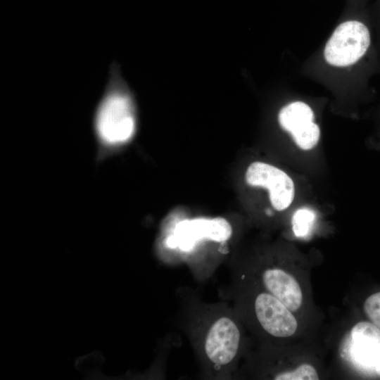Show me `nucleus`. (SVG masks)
I'll list each match as a JSON object with an SVG mask.
<instances>
[{
    "label": "nucleus",
    "instance_id": "nucleus-1",
    "mask_svg": "<svg viewBox=\"0 0 380 380\" xmlns=\"http://www.w3.org/2000/svg\"><path fill=\"white\" fill-rule=\"evenodd\" d=\"M183 308L184 328L195 350L203 375L229 379L241 345V331L226 303H205L188 297Z\"/></svg>",
    "mask_w": 380,
    "mask_h": 380
},
{
    "label": "nucleus",
    "instance_id": "nucleus-2",
    "mask_svg": "<svg viewBox=\"0 0 380 380\" xmlns=\"http://www.w3.org/2000/svg\"><path fill=\"white\" fill-rule=\"evenodd\" d=\"M92 128L97 162H102L116 153L135 134L134 102L114 64L110 68L106 85L95 108Z\"/></svg>",
    "mask_w": 380,
    "mask_h": 380
},
{
    "label": "nucleus",
    "instance_id": "nucleus-3",
    "mask_svg": "<svg viewBox=\"0 0 380 380\" xmlns=\"http://www.w3.org/2000/svg\"><path fill=\"white\" fill-rule=\"evenodd\" d=\"M372 45L368 24L361 18H351L336 27L325 45L324 58L334 67L351 66L367 56Z\"/></svg>",
    "mask_w": 380,
    "mask_h": 380
},
{
    "label": "nucleus",
    "instance_id": "nucleus-4",
    "mask_svg": "<svg viewBox=\"0 0 380 380\" xmlns=\"http://www.w3.org/2000/svg\"><path fill=\"white\" fill-rule=\"evenodd\" d=\"M341 359L359 374L380 379V329L372 322H360L343 337Z\"/></svg>",
    "mask_w": 380,
    "mask_h": 380
},
{
    "label": "nucleus",
    "instance_id": "nucleus-5",
    "mask_svg": "<svg viewBox=\"0 0 380 380\" xmlns=\"http://www.w3.org/2000/svg\"><path fill=\"white\" fill-rule=\"evenodd\" d=\"M232 229L222 217L185 220L179 222L172 233L165 239L169 248H179L189 251L201 240L224 242L231 237Z\"/></svg>",
    "mask_w": 380,
    "mask_h": 380
},
{
    "label": "nucleus",
    "instance_id": "nucleus-6",
    "mask_svg": "<svg viewBox=\"0 0 380 380\" xmlns=\"http://www.w3.org/2000/svg\"><path fill=\"white\" fill-rule=\"evenodd\" d=\"M245 177L249 185L268 190L270 203L275 210H284L293 202L294 183L286 172L277 167L262 162H254L248 166Z\"/></svg>",
    "mask_w": 380,
    "mask_h": 380
},
{
    "label": "nucleus",
    "instance_id": "nucleus-7",
    "mask_svg": "<svg viewBox=\"0 0 380 380\" xmlns=\"http://www.w3.org/2000/svg\"><path fill=\"white\" fill-rule=\"evenodd\" d=\"M253 312L261 328L273 337H289L297 329V321L291 310L268 292L257 294Z\"/></svg>",
    "mask_w": 380,
    "mask_h": 380
},
{
    "label": "nucleus",
    "instance_id": "nucleus-8",
    "mask_svg": "<svg viewBox=\"0 0 380 380\" xmlns=\"http://www.w3.org/2000/svg\"><path fill=\"white\" fill-rule=\"evenodd\" d=\"M278 120L283 129L290 133L296 144L301 149L313 148L319 141L320 129L314 122V113L307 103L294 101L284 106Z\"/></svg>",
    "mask_w": 380,
    "mask_h": 380
},
{
    "label": "nucleus",
    "instance_id": "nucleus-9",
    "mask_svg": "<svg viewBox=\"0 0 380 380\" xmlns=\"http://www.w3.org/2000/svg\"><path fill=\"white\" fill-rule=\"evenodd\" d=\"M261 281L267 292L279 299L291 311L298 310L303 303V293L296 279L278 267L264 270Z\"/></svg>",
    "mask_w": 380,
    "mask_h": 380
},
{
    "label": "nucleus",
    "instance_id": "nucleus-10",
    "mask_svg": "<svg viewBox=\"0 0 380 380\" xmlns=\"http://www.w3.org/2000/svg\"><path fill=\"white\" fill-rule=\"evenodd\" d=\"M315 220V212L308 208L298 209L292 217V228L297 237L308 236Z\"/></svg>",
    "mask_w": 380,
    "mask_h": 380
},
{
    "label": "nucleus",
    "instance_id": "nucleus-11",
    "mask_svg": "<svg viewBox=\"0 0 380 380\" xmlns=\"http://www.w3.org/2000/svg\"><path fill=\"white\" fill-rule=\"evenodd\" d=\"M275 380H317L319 376L311 365L302 364L290 371L279 372L273 377Z\"/></svg>",
    "mask_w": 380,
    "mask_h": 380
},
{
    "label": "nucleus",
    "instance_id": "nucleus-12",
    "mask_svg": "<svg viewBox=\"0 0 380 380\" xmlns=\"http://www.w3.org/2000/svg\"><path fill=\"white\" fill-rule=\"evenodd\" d=\"M364 311L372 323L380 329V292L374 293L366 299Z\"/></svg>",
    "mask_w": 380,
    "mask_h": 380
},
{
    "label": "nucleus",
    "instance_id": "nucleus-13",
    "mask_svg": "<svg viewBox=\"0 0 380 380\" xmlns=\"http://www.w3.org/2000/svg\"><path fill=\"white\" fill-rule=\"evenodd\" d=\"M376 11H377V13L380 15V0H378V1L376 3Z\"/></svg>",
    "mask_w": 380,
    "mask_h": 380
}]
</instances>
